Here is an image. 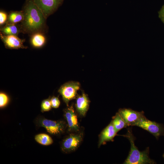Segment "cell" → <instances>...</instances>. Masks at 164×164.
Instances as JSON below:
<instances>
[{
  "label": "cell",
  "mask_w": 164,
  "mask_h": 164,
  "mask_svg": "<svg viewBox=\"0 0 164 164\" xmlns=\"http://www.w3.org/2000/svg\"><path fill=\"white\" fill-rule=\"evenodd\" d=\"M22 10L24 15L20 24L22 33L31 36L37 32H46V19L32 0H26Z\"/></svg>",
  "instance_id": "obj_1"
},
{
  "label": "cell",
  "mask_w": 164,
  "mask_h": 164,
  "mask_svg": "<svg viewBox=\"0 0 164 164\" xmlns=\"http://www.w3.org/2000/svg\"><path fill=\"white\" fill-rule=\"evenodd\" d=\"M125 137L128 139L131 144L129 154L125 160L124 164H153L155 162L150 159L149 156V148L147 147L143 151L139 150L135 144V138L131 128H128Z\"/></svg>",
  "instance_id": "obj_2"
},
{
  "label": "cell",
  "mask_w": 164,
  "mask_h": 164,
  "mask_svg": "<svg viewBox=\"0 0 164 164\" xmlns=\"http://www.w3.org/2000/svg\"><path fill=\"white\" fill-rule=\"evenodd\" d=\"M134 126L139 127L149 132L157 139L160 136H164V126L163 125L150 121L145 116L135 123Z\"/></svg>",
  "instance_id": "obj_3"
},
{
  "label": "cell",
  "mask_w": 164,
  "mask_h": 164,
  "mask_svg": "<svg viewBox=\"0 0 164 164\" xmlns=\"http://www.w3.org/2000/svg\"><path fill=\"white\" fill-rule=\"evenodd\" d=\"M41 10L46 19L54 12L64 0H32Z\"/></svg>",
  "instance_id": "obj_4"
},
{
  "label": "cell",
  "mask_w": 164,
  "mask_h": 164,
  "mask_svg": "<svg viewBox=\"0 0 164 164\" xmlns=\"http://www.w3.org/2000/svg\"><path fill=\"white\" fill-rule=\"evenodd\" d=\"M83 137V133L79 132L70 134L63 140L61 145L62 150L66 152L75 151L79 147Z\"/></svg>",
  "instance_id": "obj_5"
},
{
  "label": "cell",
  "mask_w": 164,
  "mask_h": 164,
  "mask_svg": "<svg viewBox=\"0 0 164 164\" xmlns=\"http://www.w3.org/2000/svg\"><path fill=\"white\" fill-rule=\"evenodd\" d=\"M80 88L79 82L71 81L63 85L59 89L58 92L67 106L69 101L76 97L77 92Z\"/></svg>",
  "instance_id": "obj_6"
},
{
  "label": "cell",
  "mask_w": 164,
  "mask_h": 164,
  "mask_svg": "<svg viewBox=\"0 0 164 164\" xmlns=\"http://www.w3.org/2000/svg\"><path fill=\"white\" fill-rule=\"evenodd\" d=\"M40 125L44 127L49 133L58 135L64 132L66 128L65 123L63 121H54L46 119L39 121Z\"/></svg>",
  "instance_id": "obj_7"
},
{
  "label": "cell",
  "mask_w": 164,
  "mask_h": 164,
  "mask_svg": "<svg viewBox=\"0 0 164 164\" xmlns=\"http://www.w3.org/2000/svg\"><path fill=\"white\" fill-rule=\"evenodd\" d=\"M118 112L128 126H134L135 123L145 116L143 111L139 112L130 108L120 109Z\"/></svg>",
  "instance_id": "obj_8"
},
{
  "label": "cell",
  "mask_w": 164,
  "mask_h": 164,
  "mask_svg": "<svg viewBox=\"0 0 164 164\" xmlns=\"http://www.w3.org/2000/svg\"><path fill=\"white\" fill-rule=\"evenodd\" d=\"M0 37L5 47L10 49H26L27 47L25 46L23 43L25 39L19 38L17 36L14 35H4L0 33Z\"/></svg>",
  "instance_id": "obj_9"
},
{
  "label": "cell",
  "mask_w": 164,
  "mask_h": 164,
  "mask_svg": "<svg viewBox=\"0 0 164 164\" xmlns=\"http://www.w3.org/2000/svg\"><path fill=\"white\" fill-rule=\"evenodd\" d=\"M64 115L67 123L68 131L73 132H79L77 116L72 105L68 106L64 110Z\"/></svg>",
  "instance_id": "obj_10"
},
{
  "label": "cell",
  "mask_w": 164,
  "mask_h": 164,
  "mask_svg": "<svg viewBox=\"0 0 164 164\" xmlns=\"http://www.w3.org/2000/svg\"><path fill=\"white\" fill-rule=\"evenodd\" d=\"M117 132L111 121L101 132L100 136L98 147L106 142L113 141Z\"/></svg>",
  "instance_id": "obj_11"
},
{
  "label": "cell",
  "mask_w": 164,
  "mask_h": 164,
  "mask_svg": "<svg viewBox=\"0 0 164 164\" xmlns=\"http://www.w3.org/2000/svg\"><path fill=\"white\" fill-rule=\"evenodd\" d=\"M89 101L88 98L84 93L77 97L75 106L78 114L81 116H84L88 110Z\"/></svg>",
  "instance_id": "obj_12"
},
{
  "label": "cell",
  "mask_w": 164,
  "mask_h": 164,
  "mask_svg": "<svg viewBox=\"0 0 164 164\" xmlns=\"http://www.w3.org/2000/svg\"><path fill=\"white\" fill-rule=\"evenodd\" d=\"M0 32L4 35L18 36L22 32L21 25L18 24H6L0 29Z\"/></svg>",
  "instance_id": "obj_13"
},
{
  "label": "cell",
  "mask_w": 164,
  "mask_h": 164,
  "mask_svg": "<svg viewBox=\"0 0 164 164\" xmlns=\"http://www.w3.org/2000/svg\"><path fill=\"white\" fill-rule=\"evenodd\" d=\"M44 33L37 32L31 36L30 42L33 47L36 48L42 47L45 43L46 38Z\"/></svg>",
  "instance_id": "obj_14"
},
{
  "label": "cell",
  "mask_w": 164,
  "mask_h": 164,
  "mask_svg": "<svg viewBox=\"0 0 164 164\" xmlns=\"http://www.w3.org/2000/svg\"><path fill=\"white\" fill-rule=\"evenodd\" d=\"M24 18V13L22 10L20 11H11L8 15V19L6 24H17L19 22H21Z\"/></svg>",
  "instance_id": "obj_15"
},
{
  "label": "cell",
  "mask_w": 164,
  "mask_h": 164,
  "mask_svg": "<svg viewBox=\"0 0 164 164\" xmlns=\"http://www.w3.org/2000/svg\"><path fill=\"white\" fill-rule=\"evenodd\" d=\"M111 121L117 132L122 128L128 127L127 124L118 112L113 117Z\"/></svg>",
  "instance_id": "obj_16"
},
{
  "label": "cell",
  "mask_w": 164,
  "mask_h": 164,
  "mask_svg": "<svg viewBox=\"0 0 164 164\" xmlns=\"http://www.w3.org/2000/svg\"><path fill=\"white\" fill-rule=\"evenodd\" d=\"M35 140L38 143L43 145H49L53 142L52 138L45 134H40L35 136Z\"/></svg>",
  "instance_id": "obj_17"
},
{
  "label": "cell",
  "mask_w": 164,
  "mask_h": 164,
  "mask_svg": "<svg viewBox=\"0 0 164 164\" xmlns=\"http://www.w3.org/2000/svg\"><path fill=\"white\" fill-rule=\"evenodd\" d=\"M51 104L50 99H49L43 100L41 103V109L43 111H48L51 108Z\"/></svg>",
  "instance_id": "obj_18"
},
{
  "label": "cell",
  "mask_w": 164,
  "mask_h": 164,
  "mask_svg": "<svg viewBox=\"0 0 164 164\" xmlns=\"http://www.w3.org/2000/svg\"><path fill=\"white\" fill-rule=\"evenodd\" d=\"M8 102V97L5 94L1 93L0 94V107L1 108L5 106Z\"/></svg>",
  "instance_id": "obj_19"
},
{
  "label": "cell",
  "mask_w": 164,
  "mask_h": 164,
  "mask_svg": "<svg viewBox=\"0 0 164 164\" xmlns=\"http://www.w3.org/2000/svg\"><path fill=\"white\" fill-rule=\"evenodd\" d=\"M8 18L7 13L5 12L2 11H0V25L2 26L5 24L7 22Z\"/></svg>",
  "instance_id": "obj_20"
},
{
  "label": "cell",
  "mask_w": 164,
  "mask_h": 164,
  "mask_svg": "<svg viewBox=\"0 0 164 164\" xmlns=\"http://www.w3.org/2000/svg\"><path fill=\"white\" fill-rule=\"evenodd\" d=\"M50 100L52 107L57 108L59 107L60 102L58 97H53L50 99Z\"/></svg>",
  "instance_id": "obj_21"
},
{
  "label": "cell",
  "mask_w": 164,
  "mask_h": 164,
  "mask_svg": "<svg viewBox=\"0 0 164 164\" xmlns=\"http://www.w3.org/2000/svg\"><path fill=\"white\" fill-rule=\"evenodd\" d=\"M159 14L160 18L164 22V5L160 10Z\"/></svg>",
  "instance_id": "obj_22"
},
{
  "label": "cell",
  "mask_w": 164,
  "mask_h": 164,
  "mask_svg": "<svg viewBox=\"0 0 164 164\" xmlns=\"http://www.w3.org/2000/svg\"><path fill=\"white\" fill-rule=\"evenodd\" d=\"M163 157L164 158V154L163 155Z\"/></svg>",
  "instance_id": "obj_23"
}]
</instances>
